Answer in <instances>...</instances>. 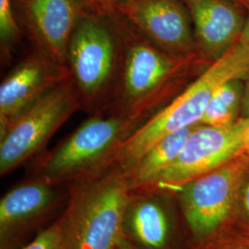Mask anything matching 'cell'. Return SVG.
Instances as JSON below:
<instances>
[{"label": "cell", "instance_id": "cell-1", "mask_svg": "<svg viewBox=\"0 0 249 249\" xmlns=\"http://www.w3.org/2000/svg\"><path fill=\"white\" fill-rule=\"evenodd\" d=\"M112 14L119 34L120 60L115 86L102 111L144 124L212 64L198 53L174 56L164 53L114 12Z\"/></svg>", "mask_w": 249, "mask_h": 249}, {"label": "cell", "instance_id": "cell-2", "mask_svg": "<svg viewBox=\"0 0 249 249\" xmlns=\"http://www.w3.org/2000/svg\"><path fill=\"white\" fill-rule=\"evenodd\" d=\"M126 174L110 166L70 185L58 217L66 249H115L124 239V212L131 195Z\"/></svg>", "mask_w": 249, "mask_h": 249}, {"label": "cell", "instance_id": "cell-3", "mask_svg": "<svg viewBox=\"0 0 249 249\" xmlns=\"http://www.w3.org/2000/svg\"><path fill=\"white\" fill-rule=\"evenodd\" d=\"M248 76L249 51L237 42L223 57L213 63L166 107L124 140L115 151L110 166H116L126 174L160 140L199 124L219 85L231 78L246 79Z\"/></svg>", "mask_w": 249, "mask_h": 249}, {"label": "cell", "instance_id": "cell-4", "mask_svg": "<svg viewBox=\"0 0 249 249\" xmlns=\"http://www.w3.org/2000/svg\"><path fill=\"white\" fill-rule=\"evenodd\" d=\"M142 124L109 111L90 115L53 150L34 158L28 178L69 186L107 169L119 145Z\"/></svg>", "mask_w": 249, "mask_h": 249}, {"label": "cell", "instance_id": "cell-5", "mask_svg": "<svg viewBox=\"0 0 249 249\" xmlns=\"http://www.w3.org/2000/svg\"><path fill=\"white\" fill-rule=\"evenodd\" d=\"M120 40L111 11L88 7L72 34L68 67L82 109L91 115L104 110L116 83Z\"/></svg>", "mask_w": 249, "mask_h": 249}, {"label": "cell", "instance_id": "cell-6", "mask_svg": "<svg viewBox=\"0 0 249 249\" xmlns=\"http://www.w3.org/2000/svg\"><path fill=\"white\" fill-rule=\"evenodd\" d=\"M249 165V155L242 153L176 190L194 246L206 244L229 228L237 192Z\"/></svg>", "mask_w": 249, "mask_h": 249}, {"label": "cell", "instance_id": "cell-7", "mask_svg": "<svg viewBox=\"0 0 249 249\" xmlns=\"http://www.w3.org/2000/svg\"><path fill=\"white\" fill-rule=\"evenodd\" d=\"M82 109L71 78L51 89L0 129V176L33 160L71 116Z\"/></svg>", "mask_w": 249, "mask_h": 249}, {"label": "cell", "instance_id": "cell-8", "mask_svg": "<svg viewBox=\"0 0 249 249\" xmlns=\"http://www.w3.org/2000/svg\"><path fill=\"white\" fill-rule=\"evenodd\" d=\"M70 197V185L57 186L27 178L0 200V249H19L60 216ZM57 216V218H58Z\"/></svg>", "mask_w": 249, "mask_h": 249}, {"label": "cell", "instance_id": "cell-9", "mask_svg": "<svg viewBox=\"0 0 249 249\" xmlns=\"http://www.w3.org/2000/svg\"><path fill=\"white\" fill-rule=\"evenodd\" d=\"M124 238L140 249H191L176 194L158 188L132 190L124 212Z\"/></svg>", "mask_w": 249, "mask_h": 249}, {"label": "cell", "instance_id": "cell-10", "mask_svg": "<svg viewBox=\"0 0 249 249\" xmlns=\"http://www.w3.org/2000/svg\"><path fill=\"white\" fill-rule=\"evenodd\" d=\"M249 124V119L240 118L224 127L196 124L177 159L148 188L175 193L187 182L218 169L245 153L244 133Z\"/></svg>", "mask_w": 249, "mask_h": 249}, {"label": "cell", "instance_id": "cell-11", "mask_svg": "<svg viewBox=\"0 0 249 249\" xmlns=\"http://www.w3.org/2000/svg\"><path fill=\"white\" fill-rule=\"evenodd\" d=\"M111 11L164 53H197L192 19L183 0H123Z\"/></svg>", "mask_w": 249, "mask_h": 249}, {"label": "cell", "instance_id": "cell-12", "mask_svg": "<svg viewBox=\"0 0 249 249\" xmlns=\"http://www.w3.org/2000/svg\"><path fill=\"white\" fill-rule=\"evenodd\" d=\"M18 23L35 47L68 67V48L85 0H12ZM69 68V67H68Z\"/></svg>", "mask_w": 249, "mask_h": 249}, {"label": "cell", "instance_id": "cell-13", "mask_svg": "<svg viewBox=\"0 0 249 249\" xmlns=\"http://www.w3.org/2000/svg\"><path fill=\"white\" fill-rule=\"evenodd\" d=\"M71 78L64 67L37 48L9 72L0 86V129L45 93Z\"/></svg>", "mask_w": 249, "mask_h": 249}, {"label": "cell", "instance_id": "cell-14", "mask_svg": "<svg viewBox=\"0 0 249 249\" xmlns=\"http://www.w3.org/2000/svg\"><path fill=\"white\" fill-rule=\"evenodd\" d=\"M189 10L197 53L210 64L239 41L249 9L237 0H183Z\"/></svg>", "mask_w": 249, "mask_h": 249}, {"label": "cell", "instance_id": "cell-15", "mask_svg": "<svg viewBox=\"0 0 249 249\" xmlns=\"http://www.w3.org/2000/svg\"><path fill=\"white\" fill-rule=\"evenodd\" d=\"M196 124L165 137L143 155L133 168L126 173L132 190L148 188L155 183L177 159Z\"/></svg>", "mask_w": 249, "mask_h": 249}, {"label": "cell", "instance_id": "cell-16", "mask_svg": "<svg viewBox=\"0 0 249 249\" xmlns=\"http://www.w3.org/2000/svg\"><path fill=\"white\" fill-rule=\"evenodd\" d=\"M245 80L242 77H235L219 85L214 90L200 123L224 127L242 118Z\"/></svg>", "mask_w": 249, "mask_h": 249}, {"label": "cell", "instance_id": "cell-17", "mask_svg": "<svg viewBox=\"0 0 249 249\" xmlns=\"http://www.w3.org/2000/svg\"><path fill=\"white\" fill-rule=\"evenodd\" d=\"M24 32L16 17L12 0H0V41L2 57L9 58Z\"/></svg>", "mask_w": 249, "mask_h": 249}, {"label": "cell", "instance_id": "cell-18", "mask_svg": "<svg viewBox=\"0 0 249 249\" xmlns=\"http://www.w3.org/2000/svg\"><path fill=\"white\" fill-rule=\"evenodd\" d=\"M227 230L249 234V165L238 189L231 224Z\"/></svg>", "mask_w": 249, "mask_h": 249}, {"label": "cell", "instance_id": "cell-19", "mask_svg": "<svg viewBox=\"0 0 249 249\" xmlns=\"http://www.w3.org/2000/svg\"><path fill=\"white\" fill-rule=\"evenodd\" d=\"M19 249H66L63 242L59 219L54 220L32 241Z\"/></svg>", "mask_w": 249, "mask_h": 249}, {"label": "cell", "instance_id": "cell-20", "mask_svg": "<svg viewBox=\"0 0 249 249\" xmlns=\"http://www.w3.org/2000/svg\"><path fill=\"white\" fill-rule=\"evenodd\" d=\"M204 245L207 249H249V234L226 230Z\"/></svg>", "mask_w": 249, "mask_h": 249}, {"label": "cell", "instance_id": "cell-21", "mask_svg": "<svg viewBox=\"0 0 249 249\" xmlns=\"http://www.w3.org/2000/svg\"><path fill=\"white\" fill-rule=\"evenodd\" d=\"M90 8L109 11L113 9V7L117 3L123 0H85Z\"/></svg>", "mask_w": 249, "mask_h": 249}, {"label": "cell", "instance_id": "cell-22", "mask_svg": "<svg viewBox=\"0 0 249 249\" xmlns=\"http://www.w3.org/2000/svg\"><path fill=\"white\" fill-rule=\"evenodd\" d=\"M241 117L249 119V76H248L245 80V94H244Z\"/></svg>", "mask_w": 249, "mask_h": 249}, {"label": "cell", "instance_id": "cell-23", "mask_svg": "<svg viewBox=\"0 0 249 249\" xmlns=\"http://www.w3.org/2000/svg\"><path fill=\"white\" fill-rule=\"evenodd\" d=\"M238 43L241 45H243L248 51H249V10L248 18H247V22H246V25H245V28H244L243 34L241 36Z\"/></svg>", "mask_w": 249, "mask_h": 249}, {"label": "cell", "instance_id": "cell-24", "mask_svg": "<svg viewBox=\"0 0 249 249\" xmlns=\"http://www.w3.org/2000/svg\"><path fill=\"white\" fill-rule=\"evenodd\" d=\"M244 152L249 156V124L244 133Z\"/></svg>", "mask_w": 249, "mask_h": 249}, {"label": "cell", "instance_id": "cell-25", "mask_svg": "<svg viewBox=\"0 0 249 249\" xmlns=\"http://www.w3.org/2000/svg\"><path fill=\"white\" fill-rule=\"evenodd\" d=\"M115 249H138L135 245H133L130 241L127 240L124 238Z\"/></svg>", "mask_w": 249, "mask_h": 249}, {"label": "cell", "instance_id": "cell-26", "mask_svg": "<svg viewBox=\"0 0 249 249\" xmlns=\"http://www.w3.org/2000/svg\"><path fill=\"white\" fill-rule=\"evenodd\" d=\"M191 249H207V246L206 245H197V246H194Z\"/></svg>", "mask_w": 249, "mask_h": 249}, {"label": "cell", "instance_id": "cell-27", "mask_svg": "<svg viewBox=\"0 0 249 249\" xmlns=\"http://www.w3.org/2000/svg\"><path fill=\"white\" fill-rule=\"evenodd\" d=\"M237 1H239L244 6H246L249 10V0H237Z\"/></svg>", "mask_w": 249, "mask_h": 249}]
</instances>
